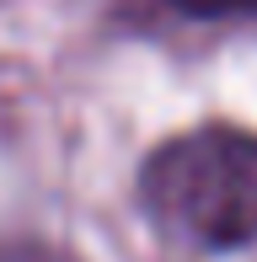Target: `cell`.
Segmentation results:
<instances>
[{"mask_svg":"<svg viewBox=\"0 0 257 262\" xmlns=\"http://www.w3.org/2000/svg\"><path fill=\"white\" fill-rule=\"evenodd\" d=\"M150 220L182 246L236 252L257 241V134L193 128L150 150L139 166Z\"/></svg>","mask_w":257,"mask_h":262,"instance_id":"6da1fadb","label":"cell"},{"mask_svg":"<svg viewBox=\"0 0 257 262\" xmlns=\"http://www.w3.org/2000/svg\"><path fill=\"white\" fill-rule=\"evenodd\" d=\"M172 11L182 16H198V21H247L257 16V0H166Z\"/></svg>","mask_w":257,"mask_h":262,"instance_id":"7a4b0ae2","label":"cell"}]
</instances>
